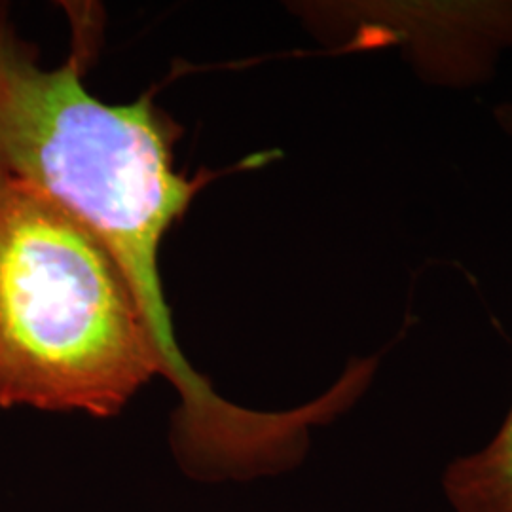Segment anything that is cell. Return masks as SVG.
<instances>
[{
  "instance_id": "2",
  "label": "cell",
  "mask_w": 512,
  "mask_h": 512,
  "mask_svg": "<svg viewBox=\"0 0 512 512\" xmlns=\"http://www.w3.org/2000/svg\"><path fill=\"white\" fill-rule=\"evenodd\" d=\"M156 374L164 353L105 241L0 171V406L109 418Z\"/></svg>"
},
{
  "instance_id": "1",
  "label": "cell",
  "mask_w": 512,
  "mask_h": 512,
  "mask_svg": "<svg viewBox=\"0 0 512 512\" xmlns=\"http://www.w3.org/2000/svg\"><path fill=\"white\" fill-rule=\"evenodd\" d=\"M78 23L73 52L50 69L0 6V171L37 184L105 241L181 395L177 442L209 450L238 433L247 410L220 399L184 359L160 275L165 234L203 179H186L175 169L179 129L152 99L109 105L90 93L84 74L93 35Z\"/></svg>"
},
{
  "instance_id": "3",
  "label": "cell",
  "mask_w": 512,
  "mask_h": 512,
  "mask_svg": "<svg viewBox=\"0 0 512 512\" xmlns=\"http://www.w3.org/2000/svg\"><path fill=\"white\" fill-rule=\"evenodd\" d=\"M313 25L361 50H401L423 84L465 90L488 82L512 50V0H384L315 4Z\"/></svg>"
}]
</instances>
